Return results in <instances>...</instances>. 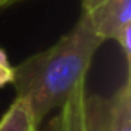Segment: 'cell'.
<instances>
[{"mask_svg": "<svg viewBox=\"0 0 131 131\" xmlns=\"http://www.w3.org/2000/svg\"><path fill=\"white\" fill-rule=\"evenodd\" d=\"M40 131H43V129H40Z\"/></svg>", "mask_w": 131, "mask_h": 131, "instance_id": "cell-8", "label": "cell"}, {"mask_svg": "<svg viewBox=\"0 0 131 131\" xmlns=\"http://www.w3.org/2000/svg\"><path fill=\"white\" fill-rule=\"evenodd\" d=\"M81 16L102 41H117L131 29V0H83Z\"/></svg>", "mask_w": 131, "mask_h": 131, "instance_id": "cell-2", "label": "cell"}, {"mask_svg": "<svg viewBox=\"0 0 131 131\" xmlns=\"http://www.w3.org/2000/svg\"><path fill=\"white\" fill-rule=\"evenodd\" d=\"M104 41L79 16L75 25L52 47L27 58L15 67V93L32 111L38 124L58 110L88 68Z\"/></svg>", "mask_w": 131, "mask_h": 131, "instance_id": "cell-1", "label": "cell"}, {"mask_svg": "<svg viewBox=\"0 0 131 131\" xmlns=\"http://www.w3.org/2000/svg\"><path fill=\"white\" fill-rule=\"evenodd\" d=\"M15 2H20V0H0V7H6L9 4H15Z\"/></svg>", "mask_w": 131, "mask_h": 131, "instance_id": "cell-7", "label": "cell"}, {"mask_svg": "<svg viewBox=\"0 0 131 131\" xmlns=\"http://www.w3.org/2000/svg\"><path fill=\"white\" fill-rule=\"evenodd\" d=\"M40 129L41 124L36 122L29 106L18 97H15L7 111L0 118V131H40Z\"/></svg>", "mask_w": 131, "mask_h": 131, "instance_id": "cell-5", "label": "cell"}, {"mask_svg": "<svg viewBox=\"0 0 131 131\" xmlns=\"http://www.w3.org/2000/svg\"><path fill=\"white\" fill-rule=\"evenodd\" d=\"M15 77V67L9 63V58L4 49H0V88H4L13 83Z\"/></svg>", "mask_w": 131, "mask_h": 131, "instance_id": "cell-6", "label": "cell"}, {"mask_svg": "<svg viewBox=\"0 0 131 131\" xmlns=\"http://www.w3.org/2000/svg\"><path fill=\"white\" fill-rule=\"evenodd\" d=\"M102 131H131V77L124 83L106 104V118Z\"/></svg>", "mask_w": 131, "mask_h": 131, "instance_id": "cell-4", "label": "cell"}, {"mask_svg": "<svg viewBox=\"0 0 131 131\" xmlns=\"http://www.w3.org/2000/svg\"><path fill=\"white\" fill-rule=\"evenodd\" d=\"M43 131H92L86 97V77L75 84L67 101L58 108V113L50 118L49 127Z\"/></svg>", "mask_w": 131, "mask_h": 131, "instance_id": "cell-3", "label": "cell"}]
</instances>
